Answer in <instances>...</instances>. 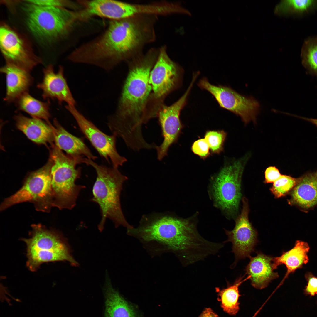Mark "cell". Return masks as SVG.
Listing matches in <instances>:
<instances>
[{"label": "cell", "mask_w": 317, "mask_h": 317, "mask_svg": "<svg viewBox=\"0 0 317 317\" xmlns=\"http://www.w3.org/2000/svg\"><path fill=\"white\" fill-rule=\"evenodd\" d=\"M279 170L275 166H270L267 168L264 172L265 183H274L281 176Z\"/></svg>", "instance_id": "32"}, {"label": "cell", "mask_w": 317, "mask_h": 317, "mask_svg": "<svg viewBox=\"0 0 317 317\" xmlns=\"http://www.w3.org/2000/svg\"><path fill=\"white\" fill-rule=\"evenodd\" d=\"M42 81L37 87L42 92L44 99L57 100L59 104L66 102L68 105L75 106V101L68 86L64 75V69L59 66L55 72L51 64H48L43 70Z\"/></svg>", "instance_id": "15"}, {"label": "cell", "mask_w": 317, "mask_h": 317, "mask_svg": "<svg viewBox=\"0 0 317 317\" xmlns=\"http://www.w3.org/2000/svg\"><path fill=\"white\" fill-rule=\"evenodd\" d=\"M226 135L223 131H210L206 132L204 139L211 151L214 153H219L222 149Z\"/></svg>", "instance_id": "28"}, {"label": "cell", "mask_w": 317, "mask_h": 317, "mask_svg": "<svg viewBox=\"0 0 317 317\" xmlns=\"http://www.w3.org/2000/svg\"><path fill=\"white\" fill-rule=\"evenodd\" d=\"M3 5L7 10L10 24L29 40L41 58L58 54L61 43L74 23L80 21L79 11L39 5L30 0H5Z\"/></svg>", "instance_id": "3"}, {"label": "cell", "mask_w": 317, "mask_h": 317, "mask_svg": "<svg viewBox=\"0 0 317 317\" xmlns=\"http://www.w3.org/2000/svg\"><path fill=\"white\" fill-rule=\"evenodd\" d=\"M84 163L92 167L97 173L90 200L97 204L100 208L102 217L98 226L99 230H103L107 218L113 222L116 227H133L126 220L120 203L121 192L127 177L122 174L118 168L99 165L87 158H85Z\"/></svg>", "instance_id": "4"}, {"label": "cell", "mask_w": 317, "mask_h": 317, "mask_svg": "<svg viewBox=\"0 0 317 317\" xmlns=\"http://www.w3.org/2000/svg\"><path fill=\"white\" fill-rule=\"evenodd\" d=\"M305 277L307 281V285L304 290L306 295L314 296L317 294V277L314 276L310 272L306 273Z\"/></svg>", "instance_id": "31"}, {"label": "cell", "mask_w": 317, "mask_h": 317, "mask_svg": "<svg viewBox=\"0 0 317 317\" xmlns=\"http://www.w3.org/2000/svg\"><path fill=\"white\" fill-rule=\"evenodd\" d=\"M195 217L182 218L167 212L144 214L127 234L155 251L173 253L186 266L203 260L213 246L199 233Z\"/></svg>", "instance_id": "1"}, {"label": "cell", "mask_w": 317, "mask_h": 317, "mask_svg": "<svg viewBox=\"0 0 317 317\" xmlns=\"http://www.w3.org/2000/svg\"><path fill=\"white\" fill-rule=\"evenodd\" d=\"M248 157L246 155L224 167L210 186L214 205L227 215H234L238 210L242 195L241 178Z\"/></svg>", "instance_id": "8"}, {"label": "cell", "mask_w": 317, "mask_h": 317, "mask_svg": "<svg viewBox=\"0 0 317 317\" xmlns=\"http://www.w3.org/2000/svg\"><path fill=\"white\" fill-rule=\"evenodd\" d=\"M53 207L71 210L76 205L81 190L85 186L76 183L81 174L78 164L84 163V157H73L65 154L55 145L50 152Z\"/></svg>", "instance_id": "5"}, {"label": "cell", "mask_w": 317, "mask_h": 317, "mask_svg": "<svg viewBox=\"0 0 317 317\" xmlns=\"http://www.w3.org/2000/svg\"><path fill=\"white\" fill-rule=\"evenodd\" d=\"M14 119L17 128L34 142L46 144L54 141L53 126L50 123L28 118L21 113L15 115Z\"/></svg>", "instance_id": "20"}, {"label": "cell", "mask_w": 317, "mask_h": 317, "mask_svg": "<svg viewBox=\"0 0 317 317\" xmlns=\"http://www.w3.org/2000/svg\"><path fill=\"white\" fill-rule=\"evenodd\" d=\"M181 73V67L170 58L166 48L162 47L150 77L153 91L151 100L155 105L161 107L165 97L178 87Z\"/></svg>", "instance_id": "11"}, {"label": "cell", "mask_w": 317, "mask_h": 317, "mask_svg": "<svg viewBox=\"0 0 317 317\" xmlns=\"http://www.w3.org/2000/svg\"><path fill=\"white\" fill-rule=\"evenodd\" d=\"M301 57L307 72L317 78V36H309L304 40Z\"/></svg>", "instance_id": "25"}, {"label": "cell", "mask_w": 317, "mask_h": 317, "mask_svg": "<svg viewBox=\"0 0 317 317\" xmlns=\"http://www.w3.org/2000/svg\"><path fill=\"white\" fill-rule=\"evenodd\" d=\"M317 8V0H287L279 6L281 12L301 15L308 14Z\"/></svg>", "instance_id": "26"}, {"label": "cell", "mask_w": 317, "mask_h": 317, "mask_svg": "<svg viewBox=\"0 0 317 317\" xmlns=\"http://www.w3.org/2000/svg\"><path fill=\"white\" fill-rule=\"evenodd\" d=\"M290 114L291 115H292L293 116H294L295 117H298L299 118H300V119L308 121L317 126V119L307 118L305 117L298 116L296 115H292L291 114Z\"/></svg>", "instance_id": "34"}, {"label": "cell", "mask_w": 317, "mask_h": 317, "mask_svg": "<svg viewBox=\"0 0 317 317\" xmlns=\"http://www.w3.org/2000/svg\"><path fill=\"white\" fill-rule=\"evenodd\" d=\"M244 276L237 278L232 284L227 281V286L226 288L220 289L218 287L216 288L219 301L221 303V307L225 312L229 314L235 315L239 310L238 300L240 295L239 288L244 281L249 279L248 276L244 279Z\"/></svg>", "instance_id": "24"}, {"label": "cell", "mask_w": 317, "mask_h": 317, "mask_svg": "<svg viewBox=\"0 0 317 317\" xmlns=\"http://www.w3.org/2000/svg\"><path fill=\"white\" fill-rule=\"evenodd\" d=\"M298 180V178H295L289 176L281 175L273 183L270 190L275 198L285 196L296 186Z\"/></svg>", "instance_id": "27"}, {"label": "cell", "mask_w": 317, "mask_h": 317, "mask_svg": "<svg viewBox=\"0 0 317 317\" xmlns=\"http://www.w3.org/2000/svg\"><path fill=\"white\" fill-rule=\"evenodd\" d=\"M195 81L192 80L185 92L178 101L170 106L163 104L159 110L157 117L163 138L162 143L156 148L159 160H161L167 155L169 148L178 138L182 128L180 119V112L186 103Z\"/></svg>", "instance_id": "13"}, {"label": "cell", "mask_w": 317, "mask_h": 317, "mask_svg": "<svg viewBox=\"0 0 317 317\" xmlns=\"http://www.w3.org/2000/svg\"><path fill=\"white\" fill-rule=\"evenodd\" d=\"M152 105H153V104H152Z\"/></svg>", "instance_id": "36"}, {"label": "cell", "mask_w": 317, "mask_h": 317, "mask_svg": "<svg viewBox=\"0 0 317 317\" xmlns=\"http://www.w3.org/2000/svg\"><path fill=\"white\" fill-rule=\"evenodd\" d=\"M75 106L66 105V109L73 116L80 130L100 155L113 167L122 166L127 159L121 156L116 147L117 136L107 135L100 130L86 119L76 108Z\"/></svg>", "instance_id": "12"}, {"label": "cell", "mask_w": 317, "mask_h": 317, "mask_svg": "<svg viewBox=\"0 0 317 317\" xmlns=\"http://www.w3.org/2000/svg\"><path fill=\"white\" fill-rule=\"evenodd\" d=\"M52 163L50 158L44 166L29 173L22 187L1 203L0 211L16 204L29 202L34 205L38 211L49 212L53 207L51 174Z\"/></svg>", "instance_id": "7"}, {"label": "cell", "mask_w": 317, "mask_h": 317, "mask_svg": "<svg viewBox=\"0 0 317 317\" xmlns=\"http://www.w3.org/2000/svg\"><path fill=\"white\" fill-rule=\"evenodd\" d=\"M309 249V246L307 242L297 240L294 247L291 249L283 252L279 257H273V267L274 270L277 269L279 266L283 264L286 266L287 269L281 284L291 273H294L297 269L301 268L304 264L308 262L309 258L307 254Z\"/></svg>", "instance_id": "21"}, {"label": "cell", "mask_w": 317, "mask_h": 317, "mask_svg": "<svg viewBox=\"0 0 317 317\" xmlns=\"http://www.w3.org/2000/svg\"><path fill=\"white\" fill-rule=\"evenodd\" d=\"M150 112H151V111H150ZM151 116H152V115H151ZM152 118H153V117H152Z\"/></svg>", "instance_id": "35"}, {"label": "cell", "mask_w": 317, "mask_h": 317, "mask_svg": "<svg viewBox=\"0 0 317 317\" xmlns=\"http://www.w3.org/2000/svg\"><path fill=\"white\" fill-rule=\"evenodd\" d=\"M198 85L210 92L221 107L240 116L245 124L251 121L256 123L260 105L254 97L241 95L228 87L213 85L205 78L201 79Z\"/></svg>", "instance_id": "10"}, {"label": "cell", "mask_w": 317, "mask_h": 317, "mask_svg": "<svg viewBox=\"0 0 317 317\" xmlns=\"http://www.w3.org/2000/svg\"><path fill=\"white\" fill-rule=\"evenodd\" d=\"M209 145L204 138L195 141L192 147V150L195 154L204 158L209 154Z\"/></svg>", "instance_id": "30"}, {"label": "cell", "mask_w": 317, "mask_h": 317, "mask_svg": "<svg viewBox=\"0 0 317 317\" xmlns=\"http://www.w3.org/2000/svg\"><path fill=\"white\" fill-rule=\"evenodd\" d=\"M31 227L29 237L21 239L26 245V265L29 270L35 271L41 264L49 262L67 261L73 265H77L60 232L40 224Z\"/></svg>", "instance_id": "6"}, {"label": "cell", "mask_w": 317, "mask_h": 317, "mask_svg": "<svg viewBox=\"0 0 317 317\" xmlns=\"http://www.w3.org/2000/svg\"><path fill=\"white\" fill-rule=\"evenodd\" d=\"M6 77V91L4 100L8 103L14 102L28 90L33 79L30 72L15 65L6 64L0 69Z\"/></svg>", "instance_id": "18"}, {"label": "cell", "mask_w": 317, "mask_h": 317, "mask_svg": "<svg viewBox=\"0 0 317 317\" xmlns=\"http://www.w3.org/2000/svg\"><path fill=\"white\" fill-rule=\"evenodd\" d=\"M53 124L54 141L55 145L60 149L73 157L85 156L92 160L97 158L92 153L82 139L68 132L56 119H54Z\"/></svg>", "instance_id": "19"}, {"label": "cell", "mask_w": 317, "mask_h": 317, "mask_svg": "<svg viewBox=\"0 0 317 317\" xmlns=\"http://www.w3.org/2000/svg\"><path fill=\"white\" fill-rule=\"evenodd\" d=\"M242 200V208L236 219L234 228L230 231L225 229L227 239L223 243H232V251L235 256V262L231 265L232 268L239 260L251 256V254L254 251L258 241L257 232L249 220L248 200L245 198H243Z\"/></svg>", "instance_id": "14"}, {"label": "cell", "mask_w": 317, "mask_h": 317, "mask_svg": "<svg viewBox=\"0 0 317 317\" xmlns=\"http://www.w3.org/2000/svg\"><path fill=\"white\" fill-rule=\"evenodd\" d=\"M105 317H139L136 307L112 287L107 279L105 289Z\"/></svg>", "instance_id": "22"}, {"label": "cell", "mask_w": 317, "mask_h": 317, "mask_svg": "<svg viewBox=\"0 0 317 317\" xmlns=\"http://www.w3.org/2000/svg\"><path fill=\"white\" fill-rule=\"evenodd\" d=\"M273 257L261 252H257L254 257H249L250 260L245 271L254 287L259 289H264L272 280L279 277L278 273L274 271Z\"/></svg>", "instance_id": "17"}, {"label": "cell", "mask_w": 317, "mask_h": 317, "mask_svg": "<svg viewBox=\"0 0 317 317\" xmlns=\"http://www.w3.org/2000/svg\"><path fill=\"white\" fill-rule=\"evenodd\" d=\"M298 179L288 202L291 205L307 211L317 205V171L306 173Z\"/></svg>", "instance_id": "16"}, {"label": "cell", "mask_w": 317, "mask_h": 317, "mask_svg": "<svg viewBox=\"0 0 317 317\" xmlns=\"http://www.w3.org/2000/svg\"><path fill=\"white\" fill-rule=\"evenodd\" d=\"M158 55V52L152 49L145 55L130 60L117 110L108 118L107 125L111 132L129 146H140L145 142L142 126L151 119L150 77Z\"/></svg>", "instance_id": "2"}, {"label": "cell", "mask_w": 317, "mask_h": 317, "mask_svg": "<svg viewBox=\"0 0 317 317\" xmlns=\"http://www.w3.org/2000/svg\"><path fill=\"white\" fill-rule=\"evenodd\" d=\"M33 3L39 5L60 7L69 9L78 7L76 4L68 0H31Z\"/></svg>", "instance_id": "29"}, {"label": "cell", "mask_w": 317, "mask_h": 317, "mask_svg": "<svg viewBox=\"0 0 317 317\" xmlns=\"http://www.w3.org/2000/svg\"><path fill=\"white\" fill-rule=\"evenodd\" d=\"M198 317H218V316L211 309L206 308Z\"/></svg>", "instance_id": "33"}, {"label": "cell", "mask_w": 317, "mask_h": 317, "mask_svg": "<svg viewBox=\"0 0 317 317\" xmlns=\"http://www.w3.org/2000/svg\"><path fill=\"white\" fill-rule=\"evenodd\" d=\"M14 102L18 110L25 112L32 118L44 120L47 122L50 123L49 100L46 102L41 101L34 98L27 92L21 95Z\"/></svg>", "instance_id": "23"}, {"label": "cell", "mask_w": 317, "mask_h": 317, "mask_svg": "<svg viewBox=\"0 0 317 317\" xmlns=\"http://www.w3.org/2000/svg\"><path fill=\"white\" fill-rule=\"evenodd\" d=\"M0 48L6 64L12 65L30 72L43 63L32 44L23 34L5 21H1Z\"/></svg>", "instance_id": "9"}]
</instances>
